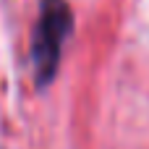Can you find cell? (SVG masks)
Here are the masks:
<instances>
[{
  "mask_svg": "<svg viewBox=\"0 0 149 149\" xmlns=\"http://www.w3.org/2000/svg\"><path fill=\"white\" fill-rule=\"evenodd\" d=\"M71 26H73V16L65 0H42L39 18L34 24V37H31V63L39 86H45L55 76L60 63V47L71 34Z\"/></svg>",
  "mask_w": 149,
  "mask_h": 149,
  "instance_id": "cell-1",
  "label": "cell"
}]
</instances>
